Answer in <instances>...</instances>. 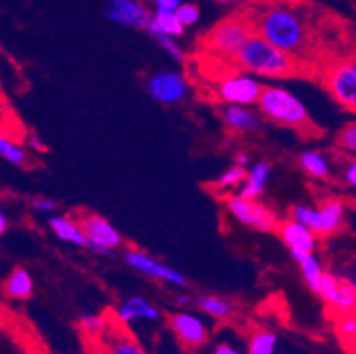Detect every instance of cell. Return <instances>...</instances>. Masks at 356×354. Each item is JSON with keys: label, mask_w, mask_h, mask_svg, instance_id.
<instances>
[{"label": "cell", "mask_w": 356, "mask_h": 354, "mask_svg": "<svg viewBox=\"0 0 356 354\" xmlns=\"http://www.w3.org/2000/svg\"><path fill=\"white\" fill-rule=\"evenodd\" d=\"M255 32L287 55L302 54L309 39V27L296 9L270 6L255 18Z\"/></svg>", "instance_id": "1"}, {"label": "cell", "mask_w": 356, "mask_h": 354, "mask_svg": "<svg viewBox=\"0 0 356 354\" xmlns=\"http://www.w3.org/2000/svg\"><path fill=\"white\" fill-rule=\"evenodd\" d=\"M245 73L262 78H284L293 73V58L255 32L234 58Z\"/></svg>", "instance_id": "2"}, {"label": "cell", "mask_w": 356, "mask_h": 354, "mask_svg": "<svg viewBox=\"0 0 356 354\" xmlns=\"http://www.w3.org/2000/svg\"><path fill=\"white\" fill-rule=\"evenodd\" d=\"M257 106L262 115L280 126L294 129H303L310 126L309 110L305 103L296 94L280 86L264 87Z\"/></svg>", "instance_id": "3"}, {"label": "cell", "mask_w": 356, "mask_h": 354, "mask_svg": "<svg viewBox=\"0 0 356 354\" xmlns=\"http://www.w3.org/2000/svg\"><path fill=\"white\" fill-rule=\"evenodd\" d=\"M289 218L309 227L316 236H332L346 222V204L339 199H328L317 207L294 206Z\"/></svg>", "instance_id": "4"}, {"label": "cell", "mask_w": 356, "mask_h": 354, "mask_svg": "<svg viewBox=\"0 0 356 354\" xmlns=\"http://www.w3.org/2000/svg\"><path fill=\"white\" fill-rule=\"evenodd\" d=\"M255 34L252 22L241 18V16H229L222 19L220 24L209 31L208 34V47L215 54L222 55L225 58L234 61L241 48L247 45L248 39Z\"/></svg>", "instance_id": "5"}, {"label": "cell", "mask_w": 356, "mask_h": 354, "mask_svg": "<svg viewBox=\"0 0 356 354\" xmlns=\"http://www.w3.org/2000/svg\"><path fill=\"white\" fill-rule=\"evenodd\" d=\"M225 209L231 213L236 222L261 232H273L280 225L277 214L264 204L257 202V199H245L238 193L227 195Z\"/></svg>", "instance_id": "6"}, {"label": "cell", "mask_w": 356, "mask_h": 354, "mask_svg": "<svg viewBox=\"0 0 356 354\" xmlns=\"http://www.w3.org/2000/svg\"><path fill=\"white\" fill-rule=\"evenodd\" d=\"M145 90L149 97L160 105H177L188 96V80L183 73L174 70H161L149 74L145 80Z\"/></svg>", "instance_id": "7"}, {"label": "cell", "mask_w": 356, "mask_h": 354, "mask_svg": "<svg viewBox=\"0 0 356 354\" xmlns=\"http://www.w3.org/2000/svg\"><path fill=\"white\" fill-rule=\"evenodd\" d=\"M262 89H264V86L259 80H255L254 74L236 73L223 78L218 83L216 94H218L220 102H223L225 105L252 106L259 103Z\"/></svg>", "instance_id": "8"}, {"label": "cell", "mask_w": 356, "mask_h": 354, "mask_svg": "<svg viewBox=\"0 0 356 354\" xmlns=\"http://www.w3.org/2000/svg\"><path fill=\"white\" fill-rule=\"evenodd\" d=\"M122 261L128 268L135 269L140 275H145L151 280H160L165 284L176 285V287H184L186 285V278L181 275L179 271H176L170 266H165L163 262H160L158 259L151 257L149 253L140 252V250L128 248L122 253Z\"/></svg>", "instance_id": "9"}, {"label": "cell", "mask_w": 356, "mask_h": 354, "mask_svg": "<svg viewBox=\"0 0 356 354\" xmlns=\"http://www.w3.org/2000/svg\"><path fill=\"white\" fill-rule=\"evenodd\" d=\"M83 232L87 236V248L99 255H112L122 245V236L106 218L99 214H86L82 218Z\"/></svg>", "instance_id": "10"}, {"label": "cell", "mask_w": 356, "mask_h": 354, "mask_svg": "<svg viewBox=\"0 0 356 354\" xmlns=\"http://www.w3.org/2000/svg\"><path fill=\"white\" fill-rule=\"evenodd\" d=\"M326 87L339 105L356 112V58L333 66L326 77Z\"/></svg>", "instance_id": "11"}, {"label": "cell", "mask_w": 356, "mask_h": 354, "mask_svg": "<svg viewBox=\"0 0 356 354\" xmlns=\"http://www.w3.org/2000/svg\"><path fill=\"white\" fill-rule=\"evenodd\" d=\"M317 296H321L337 316L356 312V285L332 273H325Z\"/></svg>", "instance_id": "12"}, {"label": "cell", "mask_w": 356, "mask_h": 354, "mask_svg": "<svg viewBox=\"0 0 356 354\" xmlns=\"http://www.w3.org/2000/svg\"><path fill=\"white\" fill-rule=\"evenodd\" d=\"M170 328H172L174 335L188 347H200L208 342L209 331L204 324V321L199 316L192 314V312L179 310L176 312L170 321H168Z\"/></svg>", "instance_id": "13"}, {"label": "cell", "mask_w": 356, "mask_h": 354, "mask_svg": "<svg viewBox=\"0 0 356 354\" xmlns=\"http://www.w3.org/2000/svg\"><path fill=\"white\" fill-rule=\"evenodd\" d=\"M106 16L114 24L124 25V27L144 29L145 31L153 13L149 11L140 0H108Z\"/></svg>", "instance_id": "14"}, {"label": "cell", "mask_w": 356, "mask_h": 354, "mask_svg": "<svg viewBox=\"0 0 356 354\" xmlns=\"http://www.w3.org/2000/svg\"><path fill=\"white\" fill-rule=\"evenodd\" d=\"M278 236L284 241V245L289 248V252L314 253L317 248V236L303 223L296 222L293 218H287L280 222L277 229Z\"/></svg>", "instance_id": "15"}, {"label": "cell", "mask_w": 356, "mask_h": 354, "mask_svg": "<svg viewBox=\"0 0 356 354\" xmlns=\"http://www.w3.org/2000/svg\"><path fill=\"white\" fill-rule=\"evenodd\" d=\"M115 316L122 324H135L140 323V321L158 323L161 319V312L145 298L129 296L119 305L118 310H115Z\"/></svg>", "instance_id": "16"}, {"label": "cell", "mask_w": 356, "mask_h": 354, "mask_svg": "<svg viewBox=\"0 0 356 354\" xmlns=\"http://www.w3.org/2000/svg\"><path fill=\"white\" fill-rule=\"evenodd\" d=\"M223 124L239 135H252L261 129V117L248 106L225 105L222 110Z\"/></svg>", "instance_id": "17"}, {"label": "cell", "mask_w": 356, "mask_h": 354, "mask_svg": "<svg viewBox=\"0 0 356 354\" xmlns=\"http://www.w3.org/2000/svg\"><path fill=\"white\" fill-rule=\"evenodd\" d=\"M48 227L55 234V238H59L60 241L71 243V245L80 246V248H87V236L83 232L82 223H76L70 216L51 214L48 218Z\"/></svg>", "instance_id": "18"}, {"label": "cell", "mask_w": 356, "mask_h": 354, "mask_svg": "<svg viewBox=\"0 0 356 354\" xmlns=\"http://www.w3.org/2000/svg\"><path fill=\"white\" fill-rule=\"evenodd\" d=\"M271 177V165L268 161H257L248 168L247 179L238 190V195L245 199H259L268 186Z\"/></svg>", "instance_id": "19"}, {"label": "cell", "mask_w": 356, "mask_h": 354, "mask_svg": "<svg viewBox=\"0 0 356 354\" xmlns=\"http://www.w3.org/2000/svg\"><path fill=\"white\" fill-rule=\"evenodd\" d=\"M291 257L298 262L302 277L305 284L312 292H319L321 287L323 277H325V268H323L321 261L314 255V253H302V252H291Z\"/></svg>", "instance_id": "20"}, {"label": "cell", "mask_w": 356, "mask_h": 354, "mask_svg": "<svg viewBox=\"0 0 356 354\" xmlns=\"http://www.w3.org/2000/svg\"><path fill=\"white\" fill-rule=\"evenodd\" d=\"M184 25L181 24V19L177 18L176 11H165V9H154L151 22L145 27V32L149 35L154 34H165L172 35V38H179L184 34Z\"/></svg>", "instance_id": "21"}, {"label": "cell", "mask_w": 356, "mask_h": 354, "mask_svg": "<svg viewBox=\"0 0 356 354\" xmlns=\"http://www.w3.org/2000/svg\"><path fill=\"white\" fill-rule=\"evenodd\" d=\"M6 296L11 300H29L34 292V282L25 268H15L4 282Z\"/></svg>", "instance_id": "22"}, {"label": "cell", "mask_w": 356, "mask_h": 354, "mask_svg": "<svg viewBox=\"0 0 356 354\" xmlns=\"http://www.w3.org/2000/svg\"><path fill=\"white\" fill-rule=\"evenodd\" d=\"M195 305L200 312L215 321H227L234 316V303L215 294H200L195 298Z\"/></svg>", "instance_id": "23"}, {"label": "cell", "mask_w": 356, "mask_h": 354, "mask_svg": "<svg viewBox=\"0 0 356 354\" xmlns=\"http://www.w3.org/2000/svg\"><path fill=\"white\" fill-rule=\"evenodd\" d=\"M102 354H147L144 351V347L137 342L135 339H131L126 333L121 331H115L114 335H108V339L105 340V349Z\"/></svg>", "instance_id": "24"}, {"label": "cell", "mask_w": 356, "mask_h": 354, "mask_svg": "<svg viewBox=\"0 0 356 354\" xmlns=\"http://www.w3.org/2000/svg\"><path fill=\"white\" fill-rule=\"evenodd\" d=\"M300 165L309 175L316 179H325L330 175V161L323 152L305 151L300 156Z\"/></svg>", "instance_id": "25"}, {"label": "cell", "mask_w": 356, "mask_h": 354, "mask_svg": "<svg viewBox=\"0 0 356 354\" xmlns=\"http://www.w3.org/2000/svg\"><path fill=\"white\" fill-rule=\"evenodd\" d=\"M277 335L270 330H255L247 342V354H275Z\"/></svg>", "instance_id": "26"}, {"label": "cell", "mask_w": 356, "mask_h": 354, "mask_svg": "<svg viewBox=\"0 0 356 354\" xmlns=\"http://www.w3.org/2000/svg\"><path fill=\"white\" fill-rule=\"evenodd\" d=\"M247 174H248L247 168L234 165V167L227 168V170L223 172V174H220V177H216L215 183H213V186H215L218 191L239 190V188H241V184L245 183V179H247Z\"/></svg>", "instance_id": "27"}, {"label": "cell", "mask_w": 356, "mask_h": 354, "mask_svg": "<svg viewBox=\"0 0 356 354\" xmlns=\"http://www.w3.org/2000/svg\"><path fill=\"white\" fill-rule=\"evenodd\" d=\"M0 156H2L8 163L15 165V167H24L29 161L27 151H25L20 144H16L15 140L8 138V136H2V138H0Z\"/></svg>", "instance_id": "28"}, {"label": "cell", "mask_w": 356, "mask_h": 354, "mask_svg": "<svg viewBox=\"0 0 356 354\" xmlns=\"http://www.w3.org/2000/svg\"><path fill=\"white\" fill-rule=\"evenodd\" d=\"M335 331H337V335H339V339L344 342V346L355 342L356 340V312H353V314H342V316H337Z\"/></svg>", "instance_id": "29"}, {"label": "cell", "mask_w": 356, "mask_h": 354, "mask_svg": "<svg viewBox=\"0 0 356 354\" xmlns=\"http://www.w3.org/2000/svg\"><path fill=\"white\" fill-rule=\"evenodd\" d=\"M80 326H82V330L86 331L87 335L98 337L105 331L106 324L105 319L99 314H96V312H83L82 316H80Z\"/></svg>", "instance_id": "30"}, {"label": "cell", "mask_w": 356, "mask_h": 354, "mask_svg": "<svg viewBox=\"0 0 356 354\" xmlns=\"http://www.w3.org/2000/svg\"><path fill=\"white\" fill-rule=\"evenodd\" d=\"M337 145L344 152H356V121L348 122L337 135Z\"/></svg>", "instance_id": "31"}, {"label": "cell", "mask_w": 356, "mask_h": 354, "mask_svg": "<svg viewBox=\"0 0 356 354\" xmlns=\"http://www.w3.org/2000/svg\"><path fill=\"white\" fill-rule=\"evenodd\" d=\"M177 18L181 19V24L184 27H193V25L199 24L200 19V9L197 4H192V2H183V4L177 8L176 11Z\"/></svg>", "instance_id": "32"}, {"label": "cell", "mask_w": 356, "mask_h": 354, "mask_svg": "<svg viewBox=\"0 0 356 354\" xmlns=\"http://www.w3.org/2000/svg\"><path fill=\"white\" fill-rule=\"evenodd\" d=\"M151 38H153L154 41H156V43L174 58V61H177V63L183 61V50H181V47L177 45L176 38H172V35H165V34H154L151 35Z\"/></svg>", "instance_id": "33"}, {"label": "cell", "mask_w": 356, "mask_h": 354, "mask_svg": "<svg viewBox=\"0 0 356 354\" xmlns=\"http://www.w3.org/2000/svg\"><path fill=\"white\" fill-rule=\"evenodd\" d=\"M32 209L38 211V213L51 214L57 209V204H55V200L47 199V197H40V199L32 200Z\"/></svg>", "instance_id": "34"}, {"label": "cell", "mask_w": 356, "mask_h": 354, "mask_svg": "<svg viewBox=\"0 0 356 354\" xmlns=\"http://www.w3.org/2000/svg\"><path fill=\"white\" fill-rule=\"evenodd\" d=\"M342 179L348 186L356 188V160H349L348 165L344 168V174H342Z\"/></svg>", "instance_id": "35"}, {"label": "cell", "mask_w": 356, "mask_h": 354, "mask_svg": "<svg viewBox=\"0 0 356 354\" xmlns=\"http://www.w3.org/2000/svg\"><path fill=\"white\" fill-rule=\"evenodd\" d=\"M151 2H154L156 9H165V11H177V8L183 4L181 0H151Z\"/></svg>", "instance_id": "36"}, {"label": "cell", "mask_w": 356, "mask_h": 354, "mask_svg": "<svg viewBox=\"0 0 356 354\" xmlns=\"http://www.w3.org/2000/svg\"><path fill=\"white\" fill-rule=\"evenodd\" d=\"M213 354H243L241 351L236 349L234 346H231V344H218V346L215 347V351H213Z\"/></svg>", "instance_id": "37"}, {"label": "cell", "mask_w": 356, "mask_h": 354, "mask_svg": "<svg viewBox=\"0 0 356 354\" xmlns=\"http://www.w3.org/2000/svg\"><path fill=\"white\" fill-rule=\"evenodd\" d=\"M250 161H252V158H250V154H248L247 151H241V152H238V154L234 156V163L238 165V167L247 168L248 165H250Z\"/></svg>", "instance_id": "38"}, {"label": "cell", "mask_w": 356, "mask_h": 354, "mask_svg": "<svg viewBox=\"0 0 356 354\" xmlns=\"http://www.w3.org/2000/svg\"><path fill=\"white\" fill-rule=\"evenodd\" d=\"M29 145H31V149H34L35 152H44V151H47V145L43 144V140H41L40 136H35V135L29 136Z\"/></svg>", "instance_id": "39"}, {"label": "cell", "mask_w": 356, "mask_h": 354, "mask_svg": "<svg viewBox=\"0 0 356 354\" xmlns=\"http://www.w3.org/2000/svg\"><path fill=\"white\" fill-rule=\"evenodd\" d=\"M176 305H179V307H190L192 305V298L188 296V294H177L176 296Z\"/></svg>", "instance_id": "40"}, {"label": "cell", "mask_w": 356, "mask_h": 354, "mask_svg": "<svg viewBox=\"0 0 356 354\" xmlns=\"http://www.w3.org/2000/svg\"><path fill=\"white\" fill-rule=\"evenodd\" d=\"M8 216H6L4 213H0V234H2V236L8 232Z\"/></svg>", "instance_id": "41"}, {"label": "cell", "mask_w": 356, "mask_h": 354, "mask_svg": "<svg viewBox=\"0 0 356 354\" xmlns=\"http://www.w3.org/2000/svg\"><path fill=\"white\" fill-rule=\"evenodd\" d=\"M213 2H216V4H238L241 0H213Z\"/></svg>", "instance_id": "42"}, {"label": "cell", "mask_w": 356, "mask_h": 354, "mask_svg": "<svg viewBox=\"0 0 356 354\" xmlns=\"http://www.w3.org/2000/svg\"><path fill=\"white\" fill-rule=\"evenodd\" d=\"M348 351H349V354H356V340L355 342H351V344H348Z\"/></svg>", "instance_id": "43"}, {"label": "cell", "mask_w": 356, "mask_h": 354, "mask_svg": "<svg viewBox=\"0 0 356 354\" xmlns=\"http://www.w3.org/2000/svg\"><path fill=\"white\" fill-rule=\"evenodd\" d=\"M349 204H351V209L356 211V195H355V197H353L351 200H349Z\"/></svg>", "instance_id": "44"}]
</instances>
